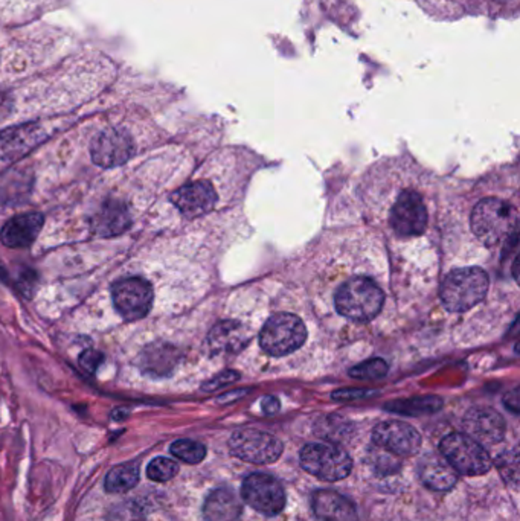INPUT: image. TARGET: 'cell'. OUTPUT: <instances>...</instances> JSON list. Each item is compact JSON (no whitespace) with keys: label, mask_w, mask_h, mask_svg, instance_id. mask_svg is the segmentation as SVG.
<instances>
[{"label":"cell","mask_w":520,"mask_h":521,"mask_svg":"<svg viewBox=\"0 0 520 521\" xmlns=\"http://www.w3.org/2000/svg\"><path fill=\"white\" fill-rule=\"evenodd\" d=\"M470 222L481 243L493 247L516 235L517 210L501 198H485L474 206Z\"/></svg>","instance_id":"6da1fadb"},{"label":"cell","mask_w":520,"mask_h":521,"mask_svg":"<svg viewBox=\"0 0 520 521\" xmlns=\"http://www.w3.org/2000/svg\"><path fill=\"white\" fill-rule=\"evenodd\" d=\"M385 295L369 277L357 276L343 282L336 291V310L343 317L356 322L374 319L382 310Z\"/></svg>","instance_id":"7a4b0ae2"},{"label":"cell","mask_w":520,"mask_h":521,"mask_svg":"<svg viewBox=\"0 0 520 521\" xmlns=\"http://www.w3.org/2000/svg\"><path fill=\"white\" fill-rule=\"evenodd\" d=\"M488 285V275L479 267L453 270L441 285L443 305L452 313L472 310L484 300Z\"/></svg>","instance_id":"3957f363"},{"label":"cell","mask_w":520,"mask_h":521,"mask_svg":"<svg viewBox=\"0 0 520 521\" xmlns=\"http://www.w3.org/2000/svg\"><path fill=\"white\" fill-rule=\"evenodd\" d=\"M307 339L304 322L295 314L278 313L270 317L260 334V344L266 354L284 357L302 346Z\"/></svg>","instance_id":"277c9868"},{"label":"cell","mask_w":520,"mask_h":521,"mask_svg":"<svg viewBox=\"0 0 520 521\" xmlns=\"http://www.w3.org/2000/svg\"><path fill=\"white\" fill-rule=\"evenodd\" d=\"M299 460L307 473L324 482L343 480L353 469L349 454L329 444L305 445L299 454Z\"/></svg>","instance_id":"5b68a950"},{"label":"cell","mask_w":520,"mask_h":521,"mask_svg":"<svg viewBox=\"0 0 520 521\" xmlns=\"http://www.w3.org/2000/svg\"><path fill=\"white\" fill-rule=\"evenodd\" d=\"M439 451L456 473L464 475L485 474L492 468V459L484 445L463 433H450L439 444Z\"/></svg>","instance_id":"8992f818"},{"label":"cell","mask_w":520,"mask_h":521,"mask_svg":"<svg viewBox=\"0 0 520 521\" xmlns=\"http://www.w3.org/2000/svg\"><path fill=\"white\" fill-rule=\"evenodd\" d=\"M233 456L252 464H273L282 454L281 440L267 431L243 429L233 433L229 439Z\"/></svg>","instance_id":"52a82bcc"},{"label":"cell","mask_w":520,"mask_h":521,"mask_svg":"<svg viewBox=\"0 0 520 521\" xmlns=\"http://www.w3.org/2000/svg\"><path fill=\"white\" fill-rule=\"evenodd\" d=\"M112 299L116 311L127 322L144 319L153 306L155 293L148 281L142 277H127L112 287Z\"/></svg>","instance_id":"ba28073f"},{"label":"cell","mask_w":520,"mask_h":521,"mask_svg":"<svg viewBox=\"0 0 520 521\" xmlns=\"http://www.w3.org/2000/svg\"><path fill=\"white\" fill-rule=\"evenodd\" d=\"M241 495L249 506L267 517L278 515L285 506V491L275 477L264 473L249 474L243 486Z\"/></svg>","instance_id":"9c48e42d"},{"label":"cell","mask_w":520,"mask_h":521,"mask_svg":"<svg viewBox=\"0 0 520 521\" xmlns=\"http://www.w3.org/2000/svg\"><path fill=\"white\" fill-rule=\"evenodd\" d=\"M135 141L127 130L107 128L95 136L90 145L92 160L101 168H116L133 157Z\"/></svg>","instance_id":"30bf717a"},{"label":"cell","mask_w":520,"mask_h":521,"mask_svg":"<svg viewBox=\"0 0 520 521\" xmlns=\"http://www.w3.org/2000/svg\"><path fill=\"white\" fill-rule=\"evenodd\" d=\"M389 223L401 238L418 237L427 226V209L423 197L415 190H403L391 209Z\"/></svg>","instance_id":"8fae6325"},{"label":"cell","mask_w":520,"mask_h":521,"mask_svg":"<svg viewBox=\"0 0 520 521\" xmlns=\"http://www.w3.org/2000/svg\"><path fill=\"white\" fill-rule=\"evenodd\" d=\"M372 440L380 449L397 456H412L421 446L418 431L400 421L380 422L372 431Z\"/></svg>","instance_id":"7c38bea8"},{"label":"cell","mask_w":520,"mask_h":521,"mask_svg":"<svg viewBox=\"0 0 520 521\" xmlns=\"http://www.w3.org/2000/svg\"><path fill=\"white\" fill-rule=\"evenodd\" d=\"M171 201L186 218H197L214 209L217 194L209 181L197 180L173 193Z\"/></svg>","instance_id":"4fadbf2b"},{"label":"cell","mask_w":520,"mask_h":521,"mask_svg":"<svg viewBox=\"0 0 520 521\" xmlns=\"http://www.w3.org/2000/svg\"><path fill=\"white\" fill-rule=\"evenodd\" d=\"M464 430L481 445H494L505 435V421L493 409L474 407L464 416Z\"/></svg>","instance_id":"5bb4252c"},{"label":"cell","mask_w":520,"mask_h":521,"mask_svg":"<svg viewBox=\"0 0 520 521\" xmlns=\"http://www.w3.org/2000/svg\"><path fill=\"white\" fill-rule=\"evenodd\" d=\"M45 217L40 212H28L12 217L0 230V241L11 248H26L41 232Z\"/></svg>","instance_id":"9a60e30c"},{"label":"cell","mask_w":520,"mask_h":521,"mask_svg":"<svg viewBox=\"0 0 520 521\" xmlns=\"http://www.w3.org/2000/svg\"><path fill=\"white\" fill-rule=\"evenodd\" d=\"M311 506L319 521H358L354 503L336 491H316L311 498Z\"/></svg>","instance_id":"2e32d148"},{"label":"cell","mask_w":520,"mask_h":521,"mask_svg":"<svg viewBox=\"0 0 520 521\" xmlns=\"http://www.w3.org/2000/svg\"><path fill=\"white\" fill-rule=\"evenodd\" d=\"M131 226V215L126 203L107 200L92 218V230L102 238L118 237Z\"/></svg>","instance_id":"e0dca14e"},{"label":"cell","mask_w":520,"mask_h":521,"mask_svg":"<svg viewBox=\"0 0 520 521\" xmlns=\"http://www.w3.org/2000/svg\"><path fill=\"white\" fill-rule=\"evenodd\" d=\"M418 474L421 482L429 489L447 491L455 486L458 480L456 471L443 454L429 453L423 456L418 464Z\"/></svg>","instance_id":"ac0fdd59"},{"label":"cell","mask_w":520,"mask_h":521,"mask_svg":"<svg viewBox=\"0 0 520 521\" xmlns=\"http://www.w3.org/2000/svg\"><path fill=\"white\" fill-rule=\"evenodd\" d=\"M249 340L244 326L233 320H223L211 329L208 343L214 354H232L244 348Z\"/></svg>","instance_id":"d6986e66"},{"label":"cell","mask_w":520,"mask_h":521,"mask_svg":"<svg viewBox=\"0 0 520 521\" xmlns=\"http://www.w3.org/2000/svg\"><path fill=\"white\" fill-rule=\"evenodd\" d=\"M241 511L243 506L237 494L231 489L218 488L204 500L203 518L204 521H238Z\"/></svg>","instance_id":"ffe728a7"},{"label":"cell","mask_w":520,"mask_h":521,"mask_svg":"<svg viewBox=\"0 0 520 521\" xmlns=\"http://www.w3.org/2000/svg\"><path fill=\"white\" fill-rule=\"evenodd\" d=\"M39 130L29 126L0 133V154L6 159H17L39 144Z\"/></svg>","instance_id":"44dd1931"},{"label":"cell","mask_w":520,"mask_h":521,"mask_svg":"<svg viewBox=\"0 0 520 521\" xmlns=\"http://www.w3.org/2000/svg\"><path fill=\"white\" fill-rule=\"evenodd\" d=\"M175 351L170 344H150L139 357V364L145 373L164 377L174 368Z\"/></svg>","instance_id":"7402d4cb"},{"label":"cell","mask_w":520,"mask_h":521,"mask_svg":"<svg viewBox=\"0 0 520 521\" xmlns=\"http://www.w3.org/2000/svg\"><path fill=\"white\" fill-rule=\"evenodd\" d=\"M139 482V468L135 464L113 466L106 475L104 488L108 494H124L133 489Z\"/></svg>","instance_id":"603a6c76"},{"label":"cell","mask_w":520,"mask_h":521,"mask_svg":"<svg viewBox=\"0 0 520 521\" xmlns=\"http://www.w3.org/2000/svg\"><path fill=\"white\" fill-rule=\"evenodd\" d=\"M443 402L435 396H424V398H414L407 401H397L394 404H389L386 409L392 410L401 415H424L436 412L438 409H441Z\"/></svg>","instance_id":"cb8c5ba5"},{"label":"cell","mask_w":520,"mask_h":521,"mask_svg":"<svg viewBox=\"0 0 520 521\" xmlns=\"http://www.w3.org/2000/svg\"><path fill=\"white\" fill-rule=\"evenodd\" d=\"M170 451L175 459L186 464H199L206 456V446L191 439H179L171 444Z\"/></svg>","instance_id":"d4e9b609"},{"label":"cell","mask_w":520,"mask_h":521,"mask_svg":"<svg viewBox=\"0 0 520 521\" xmlns=\"http://www.w3.org/2000/svg\"><path fill=\"white\" fill-rule=\"evenodd\" d=\"M179 473L177 462L168 458H156L150 462L146 466V477L153 482L164 483L171 480L173 477Z\"/></svg>","instance_id":"484cf974"},{"label":"cell","mask_w":520,"mask_h":521,"mask_svg":"<svg viewBox=\"0 0 520 521\" xmlns=\"http://www.w3.org/2000/svg\"><path fill=\"white\" fill-rule=\"evenodd\" d=\"M387 373V364L382 358H372L368 362L354 366L349 371V375L357 380H378Z\"/></svg>","instance_id":"4316f807"},{"label":"cell","mask_w":520,"mask_h":521,"mask_svg":"<svg viewBox=\"0 0 520 521\" xmlns=\"http://www.w3.org/2000/svg\"><path fill=\"white\" fill-rule=\"evenodd\" d=\"M496 465L503 477V480L512 486L519 483V454L517 450L502 453L496 460Z\"/></svg>","instance_id":"83f0119b"},{"label":"cell","mask_w":520,"mask_h":521,"mask_svg":"<svg viewBox=\"0 0 520 521\" xmlns=\"http://www.w3.org/2000/svg\"><path fill=\"white\" fill-rule=\"evenodd\" d=\"M107 521H145L142 509L136 503L126 502L110 509Z\"/></svg>","instance_id":"f1b7e54d"},{"label":"cell","mask_w":520,"mask_h":521,"mask_svg":"<svg viewBox=\"0 0 520 521\" xmlns=\"http://www.w3.org/2000/svg\"><path fill=\"white\" fill-rule=\"evenodd\" d=\"M104 362V354L97 349H86L81 355H79V368H81L86 373L93 375L99 366Z\"/></svg>","instance_id":"f546056e"},{"label":"cell","mask_w":520,"mask_h":521,"mask_svg":"<svg viewBox=\"0 0 520 521\" xmlns=\"http://www.w3.org/2000/svg\"><path fill=\"white\" fill-rule=\"evenodd\" d=\"M238 378H240V373L233 372V371H226V372L220 373V375H217L215 378L209 380L208 383H204L202 389L206 392H212V391H215V389H220V387L233 383V381H237Z\"/></svg>","instance_id":"4dcf8cb0"},{"label":"cell","mask_w":520,"mask_h":521,"mask_svg":"<svg viewBox=\"0 0 520 521\" xmlns=\"http://www.w3.org/2000/svg\"><path fill=\"white\" fill-rule=\"evenodd\" d=\"M372 391H363V389H343V391H338L333 393V398L334 400H339V401H354V400H360V398H366V396H371Z\"/></svg>","instance_id":"1f68e13d"},{"label":"cell","mask_w":520,"mask_h":521,"mask_svg":"<svg viewBox=\"0 0 520 521\" xmlns=\"http://www.w3.org/2000/svg\"><path fill=\"white\" fill-rule=\"evenodd\" d=\"M262 406V412L266 415H273L280 410V401H278L275 396H266L264 400L261 402Z\"/></svg>","instance_id":"d6a6232c"},{"label":"cell","mask_w":520,"mask_h":521,"mask_svg":"<svg viewBox=\"0 0 520 521\" xmlns=\"http://www.w3.org/2000/svg\"><path fill=\"white\" fill-rule=\"evenodd\" d=\"M505 404H507V407L511 409L514 413L519 412V395H517V391H512L507 396V398H505Z\"/></svg>","instance_id":"836d02e7"}]
</instances>
